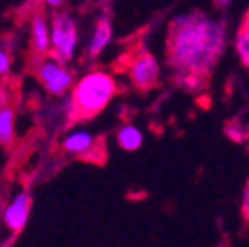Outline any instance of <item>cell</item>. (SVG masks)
Instances as JSON below:
<instances>
[{"mask_svg":"<svg viewBox=\"0 0 249 247\" xmlns=\"http://www.w3.org/2000/svg\"><path fill=\"white\" fill-rule=\"evenodd\" d=\"M230 30L222 18L202 10L176 14L166 30V64L176 77L208 79L224 57Z\"/></svg>","mask_w":249,"mask_h":247,"instance_id":"obj_1","label":"cell"},{"mask_svg":"<svg viewBox=\"0 0 249 247\" xmlns=\"http://www.w3.org/2000/svg\"><path fill=\"white\" fill-rule=\"evenodd\" d=\"M16 139V109L10 103H0V144L8 146Z\"/></svg>","mask_w":249,"mask_h":247,"instance_id":"obj_11","label":"cell"},{"mask_svg":"<svg viewBox=\"0 0 249 247\" xmlns=\"http://www.w3.org/2000/svg\"><path fill=\"white\" fill-rule=\"evenodd\" d=\"M12 64H14V55L10 46L6 44V40H0V77L12 71Z\"/></svg>","mask_w":249,"mask_h":247,"instance_id":"obj_13","label":"cell"},{"mask_svg":"<svg viewBox=\"0 0 249 247\" xmlns=\"http://www.w3.org/2000/svg\"><path fill=\"white\" fill-rule=\"evenodd\" d=\"M34 73L46 93L52 97H57V99L68 97L75 85V75H73L71 68L68 66V61L59 59L52 53L38 55L36 64H34Z\"/></svg>","mask_w":249,"mask_h":247,"instance_id":"obj_3","label":"cell"},{"mask_svg":"<svg viewBox=\"0 0 249 247\" xmlns=\"http://www.w3.org/2000/svg\"><path fill=\"white\" fill-rule=\"evenodd\" d=\"M213 2L220 6V8H226V6H230L231 4V0H213Z\"/></svg>","mask_w":249,"mask_h":247,"instance_id":"obj_17","label":"cell"},{"mask_svg":"<svg viewBox=\"0 0 249 247\" xmlns=\"http://www.w3.org/2000/svg\"><path fill=\"white\" fill-rule=\"evenodd\" d=\"M115 141H117L119 148H123L124 152H135L144 144V133L135 123H124V125H121L117 129Z\"/></svg>","mask_w":249,"mask_h":247,"instance_id":"obj_10","label":"cell"},{"mask_svg":"<svg viewBox=\"0 0 249 247\" xmlns=\"http://www.w3.org/2000/svg\"><path fill=\"white\" fill-rule=\"evenodd\" d=\"M42 2L48 10H53V12H57V10H61L66 6V0H42Z\"/></svg>","mask_w":249,"mask_h":247,"instance_id":"obj_15","label":"cell"},{"mask_svg":"<svg viewBox=\"0 0 249 247\" xmlns=\"http://www.w3.org/2000/svg\"><path fill=\"white\" fill-rule=\"evenodd\" d=\"M241 215H243V220L245 222H249V180H247V184H245V188H243V192H241Z\"/></svg>","mask_w":249,"mask_h":247,"instance_id":"obj_14","label":"cell"},{"mask_svg":"<svg viewBox=\"0 0 249 247\" xmlns=\"http://www.w3.org/2000/svg\"><path fill=\"white\" fill-rule=\"evenodd\" d=\"M124 71H127V77L133 83V87H137L139 91H148L157 87L162 75L159 57L148 50L135 52L124 64Z\"/></svg>","mask_w":249,"mask_h":247,"instance_id":"obj_5","label":"cell"},{"mask_svg":"<svg viewBox=\"0 0 249 247\" xmlns=\"http://www.w3.org/2000/svg\"><path fill=\"white\" fill-rule=\"evenodd\" d=\"M233 50H235L239 61L249 70V34H245L243 30H237V34L233 38Z\"/></svg>","mask_w":249,"mask_h":247,"instance_id":"obj_12","label":"cell"},{"mask_svg":"<svg viewBox=\"0 0 249 247\" xmlns=\"http://www.w3.org/2000/svg\"><path fill=\"white\" fill-rule=\"evenodd\" d=\"M119 83L117 77L103 70L95 68L85 71L75 79V85L70 93L71 119H93L103 113L117 97Z\"/></svg>","mask_w":249,"mask_h":247,"instance_id":"obj_2","label":"cell"},{"mask_svg":"<svg viewBox=\"0 0 249 247\" xmlns=\"http://www.w3.org/2000/svg\"><path fill=\"white\" fill-rule=\"evenodd\" d=\"M111 42H113V22L107 14H101L91 28V34H89L87 46H85V53L91 59H95L111 46Z\"/></svg>","mask_w":249,"mask_h":247,"instance_id":"obj_9","label":"cell"},{"mask_svg":"<svg viewBox=\"0 0 249 247\" xmlns=\"http://www.w3.org/2000/svg\"><path fill=\"white\" fill-rule=\"evenodd\" d=\"M30 48L36 55L52 53V22L44 12L30 16Z\"/></svg>","mask_w":249,"mask_h":247,"instance_id":"obj_8","label":"cell"},{"mask_svg":"<svg viewBox=\"0 0 249 247\" xmlns=\"http://www.w3.org/2000/svg\"><path fill=\"white\" fill-rule=\"evenodd\" d=\"M239 30H243L245 34H249V10L245 12V16H243V22H241V28Z\"/></svg>","mask_w":249,"mask_h":247,"instance_id":"obj_16","label":"cell"},{"mask_svg":"<svg viewBox=\"0 0 249 247\" xmlns=\"http://www.w3.org/2000/svg\"><path fill=\"white\" fill-rule=\"evenodd\" d=\"M50 22H52V55L70 64L71 59H75L81 42L79 24L66 10L53 12Z\"/></svg>","mask_w":249,"mask_h":247,"instance_id":"obj_4","label":"cell"},{"mask_svg":"<svg viewBox=\"0 0 249 247\" xmlns=\"http://www.w3.org/2000/svg\"><path fill=\"white\" fill-rule=\"evenodd\" d=\"M105 2H113V0H105Z\"/></svg>","mask_w":249,"mask_h":247,"instance_id":"obj_18","label":"cell"},{"mask_svg":"<svg viewBox=\"0 0 249 247\" xmlns=\"http://www.w3.org/2000/svg\"><path fill=\"white\" fill-rule=\"evenodd\" d=\"M30 212H32V196H30L28 190H20L16 192L6 206L2 208V224L4 228L14 235L20 233L28 220H30Z\"/></svg>","mask_w":249,"mask_h":247,"instance_id":"obj_6","label":"cell"},{"mask_svg":"<svg viewBox=\"0 0 249 247\" xmlns=\"http://www.w3.org/2000/svg\"><path fill=\"white\" fill-rule=\"evenodd\" d=\"M59 148L70 157L89 159L97 150V137L89 129H70L59 141Z\"/></svg>","mask_w":249,"mask_h":247,"instance_id":"obj_7","label":"cell"}]
</instances>
